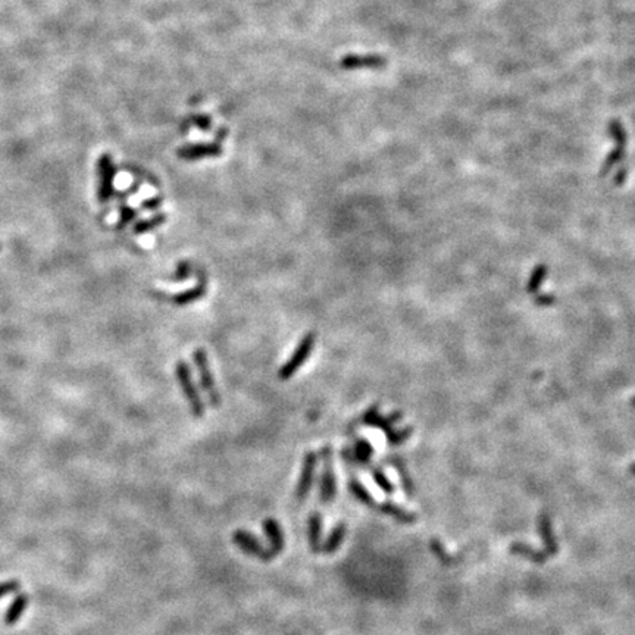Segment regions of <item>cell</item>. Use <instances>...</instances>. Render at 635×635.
<instances>
[{"instance_id":"8992f818","label":"cell","mask_w":635,"mask_h":635,"mask_svg":"<svg viewBox=\"0 0 635 635\" xmlns=\"http://www.w3.org/2000/svg\"><path fill=\"white\" fill-rule=\"evenodd\" d=\"M609 135L616 142V147L613 152L609 153V156L604 160L603 168L600 171L602 177H604L606 173L612 169L619 160L624 159L625 149H627V131L619 119H612L609 122Z\"/></svg>"},{"instance_id":"7c38bea8","label":"cell","mask_w":635,"mask_h":635,"mask_svg":"<svg viewBox=\"0 0 635 635\" xmlns=\"http://www.w3.org/2000/svg\"><path fill=\"white\" fill-rule=\"evenodd\" d=\"M264 530L269 539L268 553L271 559H273L284 550V534L278 522L272 518L264 520Z\"/></svg>"},{"instance_id":"ffe728a7","label":"cell","mask_w":635,"mask_h":635,"mask_svg":"<svg viewBox=\"0 0 635 635\" xmlns=\"http://www.w3.org/2000/svg\"><path fill=\"white\" fill-rule=\"evenodd\" d=\"M373 455V449H372V444L365 440V439H359L356 443H355V449H353V453H352V457L350 456H346L347 459H352L353 462L356 464H360V465H366L369 462V459L371 456Z\"/></svg>"},{"instance_id":"603a6c76","label":"cell","mask_w":635,"mask_h":635,"mask_svg":"<svg viewBox=\"0 0 635 635\" xmlns=\"http://www.w3.org/2000/svg\"><path fill=\"white\" fill-rule=\"evenodd\" d=\"M193 277V265L189 260H180L171 276L167 278L169 284H183Z\"/></svg>"},{"instance_id":"8fae6325","label":"cell","mask_w":635,"mask_h":635,"mask_svg":"<svg viewBox=\"0 0 635 635\" xmlns=\"http://www.w3.org/2000/svg\"><path fill=\"white\" fill-rule=\"evenodd\" d=\"M387 65V59L381 55H346L340 60L343 69H360V68H384Z\"/></svg>"},{"instance_id":"f546056e","label":"cell","mask_w":635,"mask_h":635,"mask_svg":"<svg viewBox=\"0 0 635 635\" xmlns=\"http://www.w3.org/2000/svg\"><path fill=\"white\" fill-rule=\"evenodd\" d=\"M632 469H634V472H635V466H632Z\"/></svg>"},{"instance_id":"9a60e30c","label":"cell","mask_w":635,"mask_h":635,"mask_svg":"<svg viewBox=\"0 0 635 635\" xmlns=\"http://www.w3.org/2000/svg\"><path fill=\"white\" fill-rule=\"evenodd\" d=\"M168 221L167 214H162V212H156L151 218H146L142 221H137L133 226V232L135 235H143L147 232H152L162 226H165V222Z\"/></svg>"},{"instance_id":"484cf974","label":"cell","mask_w":635,"mask_h":635,"mask_svg":"<svg viewBox=\"0 0 635 635\" xmlns=\"http://www.w3.org/2000/svg\"><path fill=\"white\" fill-rule=\"evenodd\" d=\"M162 203H164V197L162 196H153V197H149L146 198V201L142 202V209L143 210H149V212H156L160 209Z\"/></svg>"},{"instance_id":"4316f807","label":"cell","mask_w":635,"mask_h":635,"mask_svg":"<svg viewBox=\"0 0 635 635\" xmlns=\"http://www.w3.org/2000/svg\"><path fill=\"white\" fill-rule=\"evenodd\" d=\"M192 122L202 131H210L212 126H214V121H212V118H209L208 115H194L192 118Z\"/></svg>"},{"instance_id":"d6986e66","label":"cell","mask_w":635,"mask_h":635,"mask_svg":"<svg viewBox=\"0 0 635 635\" xmlns=\"http://www.w3.org/2000/svg\"><path fill=\"white\" fill-rule=\"evenodd\" d=\"M344 535H346V525L344 524H339L337 527H335L331 534L328 535V539L327 541L323 543V545L321 547V550L325 553V554H332L339 550V547L341 545L343 540H344Z\"/></svg>"},{"instance_id":"4fadbf2b","label":"cell","mask_w":635,"mask_h":635,"mask_svg":"<svg viewBox=\"0 0 635 635\" xmlns=\"http://www.w3.org/2000/svg\"><path fill=\"white\" fill-rule=\"evenodd\" d=\"M539 528H540V535L544 540L545 544V553L547 556H554L557 553V543L554 539V534L552 530V520L550 516L547 514H541L539 519Z\"/></svg>"},{"instance_id":"6da1fadb","label":"cell","mask_w":635,"mask_h":635,"mask_svg":"<svg viewBox=\"0 0 635 635\" xmlns=\"http://www.w3.org/2000/svg\"><path fill=\"white\" fill-rule=\"evenodd\" d=\"M176 377L192 414L196 418H202L205 415V402L201 396V391H198L194 384L190 365L183 359L176 364Z\"/></svg>"},{"instance_id":"7a4b0ae2","label":"cell","mask_w":635,"mask_h":635,"mask_svg":"<svg viewBox=\"0 0 635 635\" xmlns=\"http://www.w3.org/2000/svg\"><path fill=\"white\" fill-rule=\"evenodd\" d=\"M316 343L315 332H306L303 337L298 341L290 357L285 360V364L278 371V378L281 381L291 380L296 373L302 369V366L307 362L310 355L314 352V347Z\"/></svg>"},{"instance_id":"5bb4252c","label":"cell","mask_w":635,"mask_h":635,"mask_svg":"<svg viewBox=\"0 0 635 635\" xmlns=\"http://www.w3.org/2000/svg\"><path fill=\"white\" fill-rule=\"evenodd\" d=\"M400 418V415L398 414H394L393 416L390 418H384L378 414V407L377 406H373L371 409H368L365 415H364V422H365V425H369V427H377L380 430H384L385 432H389L391 431V425L393 423Z\"/></svg>"},{"instance_id":"ba28073f","label":"cell","mask_w":635,"mask_h":635,"mask_svg":"<svg viewBox=\"0 0 635 635\" xmlns=\"http://www.w3.org/2000/svg\"><path fill=\"white\" fill-rule=\"evenodd\" d=\"M222 155L221 143H196L181 146L177 151V156L181 160H201L208 158H219Z\"/></svg>"},{"instance_id":"30bf717a","label":"cell","mask_w":635,"mask_h":635,"mask_svg":"<svg viewBox=\"0 0 635 635\" xmlns=\"http://www.w3.org/2000/svg\"><path fill=\"white\" fill-rule=\"evenodd\" d=\"M232 540L246 554L264 560V562L272 560L268 553V549H265V547L260 544L251 532H247L244 530H237L232 535Z\"/></svg>"},{"instance_id":"3957f363","label":"cell","mask_w":635,"mask_h":635,"mask_svg":"<svg viewBox=\"0 0 635 635\" xmlns=\"http://www.w3.org/2000/svg\"><path fill=\"white\" fill-rule=\"evenodd\" d=\"M193 364L197 371L198 382H201V387H202L203 393L206 394L210 406L218 407L221 405V394L217 387L214 371H212V368H210L205 348L197 347L193 352Z\"/></svg>"},{"instance_id":"9c48e42d","label":"cell","mask_w":635,"mask_h":635,"mask_svg":"<svg viewBox=\"0 0 635 635\" xmlns=\"http://www.w3.org/2000/svg\"><path fill=\"white\" fill-rule=\"evenodd\" d=\"M206 290H208L206 273L203 272V269L202 271L198 269L197 271V284L193 285V287H190V289H187V290H183L180 293L173 294L171 297V302L176 306H180V307L189 306V305H193V303L198 302L201 298H203L205 294H206Z\"/></svg>"},{"instance_id":"cb8c5ba5","label":"cell","mask_w":635,"mask_h":635,"mask_svg":"<svg viewBox=\"0 0 635 635\" xmlns=\"http://www.w3.org/2000/svg\"><path fill=\"white\" fill-rule=\"evenodd\" d=\"M137 217H139V210H137L135 208L128 206V205H121L119 206V217H118V221H117V228L118 230L127 228L130 223H133L135 221Z\"/></svg>"},{"instance_id":"e0dca14e","label":"cell","mask_w":635,"mask_h":635,"mask_svg":"<svg viewBox=\"0 0 635 635\" xmlns=\"http://www.w3.org/2000/svg\"><path fill=\"white\" fill-rule=\"evenodd\" d=\"M373 509L380 510L381 514L390 515L396 520L402 522V524H412V522L416 520V515L410 514V512H407V510L402 509L400 506H397V505L390 503V502H387V503H377Z\"/></svg>"},{"instance_id":"f1b7e54d","label":"cell","mask_w":635,"mask_h":635,"mask_svg":"<svg viewBox=\"0 0 635 635\" xmlns=\"http://www.w3.org/2000/svg\"><path fill=\"white\" fill-rule=\"evenodd\" d=\"M19 589V582L18 581H6V582H0V597H3L6 594L15 593Z\"/></svg>"},{"instance_id":"7402d4cb","label":"cell","mask_w":635,"mask_h":635,"mask_svg":"<svg viewBox=\"0 0 635 635\" xmlns=\"http://www.w3.org/2000/svg\"><path fill=\"white\" fill-rule=\"evenodd\" d=\"M348 490H350V493L356 497V499L359 502H362L365 506H369V507H375L377 502L373 500V497L369 494V491L365 489V485L357 481L356 478H352L350 481H348Z\"/></svg>"},{"instance_id":"2e32d148","label":"cell","mask_w":635,"mask_h":635,"mask_svg":"<svg viewBox=\"0 0 635 635\" xmlns=\"http://www.w3.org/2000/svg\"><path fill=\"white\" fill-rule=\"evenodd\" d=\"M321 532H322V518L321 514H310L307 519V537L310 550L314 553L321 552Z\"/></svg>"},{"instance_id":"44dd1931","label":"cell","mask_w":635,"mask_h":635,"mask_svg":"<svg viewBox=\"0 0 635 635\" xmlns=\"http://www.w3.org/2000/svg\"><path fill=\"white\" fill-rule=\"evenodd\" d=\"M510 552H512L514 554L524 556V557L530 559L534 564H544L545 559L549 557L545 552H537V550H534L532 547H530L527 544H522V543H514L512 545H510Z\"/></svg>"},{"instance_id":"5b68a950","label":"cell","mask_w":635,"mask_h":635,"mask_svg":"<svg viewBox=\"0 0 635 635\" xmlns=\"http://www.w3.org/2000/svg\"><path fill=\"white\" fill-rule=\"evenodd\" d=\"M322 459V474L319 485V499L322 503H331L335 497V474L332 464V449L331 446H323L321 450Z\"/></svg>"},{"instance_id":"d4e9b609","label":"cell","mask_w":635,"mask_h":635,"mask_svg":"<svg viewBox=\"0 0 635 635\" xmlns=\"http://www.w3.org/2000/svg\"><path fill=\"white\" fill-rule=\"evenodd\" d=\"M372 478H373V481L377 482V485H378V487H380L384 493L391 494V493L394 491V487H393V484L390 482L389 477L385 475L380 468L372 469Z\"/></svg>"},{"instance_id":"ac0fdd59","label":"cell","mask_w":635,"mask_h":635,"mask_svg":"<svg viewBox=\"0 0 635 635\" xmlns=\"http://www.w3.org/2000/svg\"><path fill=\"white\" fill-rule=\"evenodd\" d=\"M27 604H28V595L27 594L17 595L14 599V602L10 603V606L6 610L5 624L6 625H14L15 622L21 618V615L24 613V610H26Z\"/></svg>"},{"instance_id":"83f0119b","label":"cell","mask_w":635,"mask_h":635,"mask_svg":"<svg viewBox=\"0 0 635 635\" xmlns=\"http://www.w3.org/2000/svg\"><path fill=\"white\" fill-rule=\"evenodd\" d=\"M409 434H410V430H409V428H406V430H403V431H393V430H391V431L387 432V439H389V441H390L391 444H400V443H403V441L409 437Z\"/></svg>"},{"instance_id":"52a82bcc","label":"cell","mask_w":635,"mask_h":635,"mask_svg":"<svg viewBox=\"0 0 635 635\" xmlns=\"http://www.w3.org/2000/svg\"><path fill=\"white\" fill-rule=\"evenodd\" d=\"M316 465H318V455H316V452H312V450L306 452L305 456H303L300 478H298L297 487H296V499H297V502H303L307 497L310 489H312Z\"/></svg>"},{"instance_id":"277c9868","label":"cell","mask_w":635,"mask_h":635,"mask_svg":"<svg viewBox=\"0 0 635 635\" xmlns=\"http://www.w3.org/2000/svg\"><path fill=\"white\" fill-rule=\"evenodd\" d=\"M97 201L99 203L110 202L112 196L115 193V176L117 167L115 162L109 153H103L97 160Z\"/></svg>"},{"instance_id":"4dcf8cb0","label":"cell","mask_w":635,"mask_h":635,"mask_svg":"<svg viewBox=\"0 0 635 635\" xmlns=\"http://www.w3.org/2000/svg\"><path fill=\"white\" fill-rule=\"evenodd\" d=\"M0 248H2V247H0Z\"/></svg>"}]
</instances>
